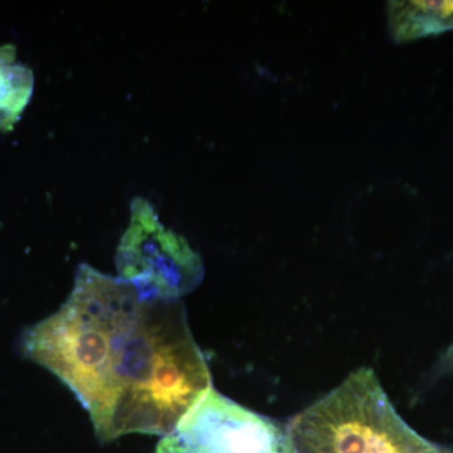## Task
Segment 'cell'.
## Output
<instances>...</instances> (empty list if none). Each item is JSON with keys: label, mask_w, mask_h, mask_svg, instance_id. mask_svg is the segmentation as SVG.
Wrapping results in <instances>:
<instances>
[{"label": "cell", "mask_w": 453, "mask_h": 453, "mask_svg": "<svg viewBox=\"0 0 453 453\" xmlns=\"http://www.w3.org/2000/svg\"><path fill=\"white\" fill-rule=\"evenodd\" d=\"M389 29L396 42L437 35L453 29V2H393Z\"/></svg>", "instance_id": "5b68a950"}, {"label": "cell", "mask_w": 453, "mask_h": 453, "mask_svg": "<svg viewBox=\"0 0 453 453\" xmlns=\"http://www.w3.org/2000/svg\"><path fill=\"white\" fill-rule=\"evenodd\" d=\"M119 279L145 299L180 300L202 282V259L180 235L164 228L153 208L134 202L133 219L119 246Z\"/></svg>", "instance_id": "3957f363"}, {"label": "cell", "mask_w": 453, "mask_h": 453, "mask_svg": "<svg viewBox=\"0 0 453 453\" xmlns=\"http://www.w3.org/2000/svg\"><path fill=\"white\" fill-rule=\"evenodd\" d=\"M427 453H453L452 451H449V449H443V447L440 446H434V449H431V451H428Z\"/></svg>", "instance_id": "ba28073f"}, {"label": "cell", "mask_w": 453, "mask_h": 453, "mask_svg": "<svg viewBox=\"0 0 453 453\" xmlns=\"http://www.w3.org/2000/svg\"><path fill=\"white\" fill-rule=\"evenodd\" d=\"M297 453H427L434 443L396 413L371 368H360L286 423Z\"/></svg>", "instance_id": "7a4b0ae2"}, {"label": "cell", "mask_w": 453, "mask_h": 453, "mask_svg": "<svg viewBox=\"0 0 453 453\" xmlns=\"http://www.w3.org/2000/svg\"><path fill=\"white\" fill-rule=\"evenodd\" d=\"M441 372L452 371L453 369V344L446 351L445 356L441 359L440 365H438Z\"/></svg>", "instance_id": "52a82bcc"}, {"label": "cell", "mask_w": 453, "mask_h": 453, "mask_svg": "<svg viewBox=\"0 0 453 453\" xmlns=\"http://www.w3.org/2000/svg\"><path fill=\"white\" fill-rule=\"evenodd\" d=\"M23 349L73 390L101 442L166 436L213 388L183 301L145 299L88 265Z\"/></svg>", "instance_id": "6da1fadb"}, {"label": "cell", "mask_w": 453, "mask_h": 453, "mask_svg": "<svg viewBox=\"0 0 453 453\" xmlns=\"http://www.w3.org/2000/svg\"><path fill=\"white\" fill-rule=\"evenodd\" d=\"M32 89L31 70L14 65L9 57L0 56V130L8 129L17 120Z\"/></svg>", "instance_id": "8992f818"}, {"label": "cell", "mask_w": 453, "mask_h": 453, "mask_svg": "<svg viewBox=\"0 0 453 453\" xmlns=\"http://www.w3.org/2000/svg\"><path fill=\"white\" fill-rule=\"evenodd\" d=\"M157 453H297L286 425L211 388L163 437Z\"/></svg>", "instance_id": "277c9868"}]
</instances>
